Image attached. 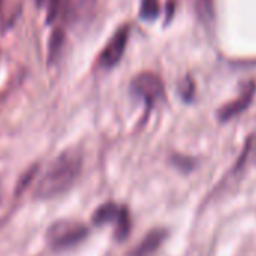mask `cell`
<instances>
[{
	"instance_id": "7",
	"label": "cell",
	"mask_w": 256,
	"mask_h": 256,
	"mask_svg": "<svg viewBox=\"0 0 256 256\" xmlns=\"http://www.w3.org/2000/svg\"><path fill=\"white\" fill-rule=\"evenodd\" d=\"M254 89H256V88H254V83H253V82L247 83V84L244 86L241 95L238 96V100H235V101H232V102H229V104H226L224 107L220 108V112H218L220 120H228V119L236 116L238 113H241V112L250 104L252 96H253V94H254Z\"/></svg>"
},
{
	"instance_id": "11",
	"label": "cell",
	"mask_w": 256,
	"mask_h": 256,
	"mask_svg": "<svg viewBox=\"0 0 256 256\" xmlns=\"http://www.w3.org/2000/svg\"><path fill=\"white\" fill-rule=\"evenodd\" d=\"M158 0H144L140 6V17L145 20H154L158 16Z\"/></svg>"
},
{
	"instance_id": "10",
	"label": "cell",
	"mask_w": 256,
	"mask_h": 256,
	"mask_svg": "<svg viewBox=\"0 0 256 256\" xmlns=\"http://www.w3.org/2000/svg\"><path fill=\"white\" fill-rule=\"evenodd\" d=\"M40 10H46L47 12V23H53L59 12L62 11L64 0H35Z\"/></svg>"
},
{
	"instance_id": "9",
	"label": "cell",
	"mask_w": 256,
	"mask_h": 256,
	"mask_svg": "<svg viewBox=\"0 0 256 256\" xmlns=\"http://www.w3.org/2000/svg\"><path fill=\"white\" fill-rule=\"evenodd\" d=\"M64 41H65V35L62 29H54L52 36H50V42H48V64H54L60 54V50L64 47Z\"/></svg>"
},
{
	"instance_id": "8",
	"label": "cell",
	"mask_w": 256,
	"mask_h": 256,
	"mask_svg": "<svg viewBox=\"0 0 256 256\" xmlns=\"http://www.w3.org/2000/svg\"><path fill=\"white\" fill-rule=\"evenodd\" d=\"M166 230L163 229H154L151 230L148 235H145V238L140 241V244L133 250V253L130 256H151L164 241L166 238Z\"/></svg>"
},
{
	"instance_id": "6",
	"label": "cell",
	"mask_w": 256,
	"mask_h": 256,
	"mask_svg": "<svg viewBox=\"0 0 256 256\" xmlns=\"http://www.w3.org/2000/svg\"><path fill=\"white\" fill-rule=\"evenodd\" d=\"M128 35H130V29H128L126 26H124L112 36V40L107 42V46L104 47V50L100 54L98 64L101 68L108 70V68H113L119 64V60L125 52L126 42H128Z\"/></svg>"
},
{
	"instance_id": "5",
	"label": "cell",
	"mask_w": 256,
	"mask_h": 256,
	"mask_svg": "<svg viewBox=\"0 0 256 256\" xmlns=\"http://www.w3.org/2000/svg\"><path fill=\"white\" fill-rule=\"evenodd\" d=\"M100 0H64L62 12L70 24H84L90 22L96 12Z\"/></svg>"
},
{
	"instance_id": "4",
	"label": "cell",
	"mask_w": 256,
	"mask_h": 256,
	"mask_svg": "<svg viewBox=\"0 0 256 256\" xmlns=\"http://www.w3.org/2000/svg\"><path fill=\"white\" fill-rule=\"evenodd\" d=\"M132 90L136 96H140L148 107H152L163 96V83L158 76L144 72L132 82Z\"/></svg>"
},
{
	"instance_id": "2",
	"label": "cell",
	"mask_w": 256,
	"mask_h": 256,
	"mask_svg": "<svg viewBox=\"0 0 256 256\" xmlns=\"http://www.w3.org/2000/svg\"><path fill=\"white\" fill-rule=\"evenodd\" d=\"M88 235V228L78 222L59 220L47 230V242L53 250H65L77 246Z\"/></svg>"
},
{
	"instance_id": "3",
	"label": "cell",
	"mask_w": 256,
	"mask_h": 256,
	"mask_svg": "<svg viewBox=\"0 0 256 256\" xmlns=\"http://www.w3.org/2000/svg\"><path fill=\"white\" fill-rule=\"evenodd\" d=\"M92 222L96 226L106 224V223H116L114 235L118 240H124L128 232H130V216H128L126 208L119 206L113 202H107L96 208V211L92 216Z\"/></svg>"
},
{
	"instance_id": "12",
	"label": "cell",
	"mask_w": 256,
	"mask_h": 256,
	"mask_svg": "<svg viewBox=\"0 0 256 256\" xmlns=\"http://www.w3.org/2000/svg\"><path fill=\"white\" fill-rule=\"evenodd\" d=\"M2 10H4V0H0V22H2V17H4Z\"/></svg>"
},
{
	"instance_id": "1",
	"label": "cell",
	"mask_w": 256,
	"mask_h": 256,
	"mask_svg": "<svg viewBox=\"0 0 256 256\" xmlns=\"http://www.w3.org/2000/svg\"><path fill=\"white\" fill-rule=\"evenodd\" d=\"M82 154L78 150H66L59 154L36 182L34 196L41 200L60 196L72 187L82 172Z\"/></svg>"
}]
</instances>
